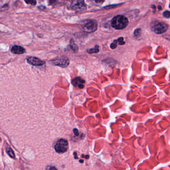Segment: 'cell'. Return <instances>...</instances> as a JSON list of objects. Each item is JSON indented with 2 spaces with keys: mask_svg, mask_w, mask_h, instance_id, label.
Wrapping results in <instances>:
<instances>
[{
  "mask_svg": "<svg viewBox=\"0 0 170 170\" xmlns=\"http://www.w3.org/2000/svg\"></svg>",
  "mask_w": 170,
  "mask_h": 170,
  "instance_id": "cell-23",
  "label": "cell"
},
{
  "mask_svg": "<svg viewBox=\"0 0 170 170\" xmlns=\"http://www.w3.org/2000/svg\"><path fill=\"white\" fill-rule=\"evenodd\" d=\"M55 1L56 0H49V3L50 4H54L55 3Z\"/></svg>",
  "mask_w": 170,
  "mask_h": 170,
  "instance_id": "cell-20",
  "label": "cell"
},
{
  "mask_svg": "<svg viewBox=\"0 0 170 170\" xmlns=\"http://www.w3.org/2000/svg\"><path fill=\"white\" fill-rule=\"evenodd\" d=\"M141 29H137L136 30H135L134 34L136 36H138L141 34Z\"/></svg>",
  "mask_w": 170,
  "mask_h": 170,
  "instance_id": "cell-16",
  "label": "cell"
},
{
  "mask_svg": "<svg viewBox=\"0 0 170 170\" xmlns=\"http://www.w3.org/2000/svg\"><path fill=\"white\" fill-rule=\"evenodd\" d=\"M11 51L12 53L16 54H22L25 52V49L23 47L19 45H14L12 47Z\"/></svg>",
  "mask_w": 170,
  "mask_h": 170,
  "instance_id": "cell-9",
  "label": "cell"
},
{
  "mask_svg": "<svg viewBox=\"0 0 170 170\" xmlns=\"http://www.w3.org/2000/svg\"><path fill=\"white\" fill-rule=\"evenodd\" d=\"M163 16L166 18H170V12L168 11H165L163 12Z\"/></svg>",
  "mask_w": 170,
  "mask_h": 170,
  "instance_id": "cell-15",
  "label": "cell"
},
{
  "mask_svg": "<svg viewBox=\"0 0 170 170\" xmlns=\"http://www.w3.org/2000/svg\"><path fill=\"white\" fill-rule=\"evenodd\" d=\"M83 30L86 33H93L97 29V24L95 21H88L83 26Z\"/></svg>",
  "mask_w": 170,
  "mask_h": 170,
  "instance_id": "cell-3",
  "label": "cell"
},
{
  "mask_svg": "<svg viewBox=\"0 0 170 170\" xmlns=\"http://www.w3.org/2000/svg\"><path fill=\"white\" fill-rule=\"evenodd\" d=\"M117 47V44L115 43V42H113V43L111 44L110 45V47L112 49H115V48H116Z\"/></svg>",
  "mask_w": 170,
  "mask_h": 170,
  "instance_id": "cell-18",
  "label": "cell"
},
{
  "mask_svg": "<svg viewBox=\"0 0 170 170\" xmlns=\"http://www.w3.org/2000/svg\"><path fill=\"white\" fill-rule=\"evenodd\" d=\"M74 134H75V135H76V136H78V134H78V130H77V129H74Z\"/></svg>",
  "mask_w": 170,
  "mask_h": 170,
  "instance_id": "cell-19",
  "label": "cell"
},
{
  "mask_svg": "<svg viewBox=\"0 0 170 170\" xmlns=\"http://www.w3.org/2000/svg\"><path fill=\"white\" fill-rule=\"evenodd\" d=\"M114 42L116 44L118 43L120 45H123L125 43V41H124V39L123 37H120L118 38V40H114Z\"/></svg>",
  "mask_w": 170,
  "mask_h": 170,
  "instance_id": "cell-12",
  "label": "cell"
},
{
  "mask_svg": "<svg viewBox=\"0 0 170 170\" xmlns=\"http://www.w3.org/2000/svg\"><path fill=\"white\" fill-rule=\"evenodd\" d=\"M49 170H58L56 169V168L55 167H51L50 168V169Z\"/></svg>",
  "mask_w": 170,
  "mask_h": 170,
  "instance_id": "cell-21",
  "label": "cell"
},
{
  "mask_svg": "<svg viewBox=\"0 0 170 170\" xmlns=\"http://www.w3.org/2000/svg\"><path fill=\"white\" fill-rule=\"evenodd\" d=\"M168 29L167 25L164 23H158L152 27V30L157 34H162L165 33Z\"/></svg>",
  "mask_w": 170,
  "mask_h": 170,
  "instance_id": "cell-4",
  "label": "cell"
},
{
  "mask_svg": "<svg viewBox=\"0 0 170 170\" xmlns=\"http://www.w3.org/2000/svg\"><path fill=\"white\" fill-rule=\"evenodd\" d=\"M25 2L27 4L32 5H36L37 4L36 0H25Z\"/></svg>",
  "mask_w": 170,
  "mask_h": 170,
  "instance_id": "cell-14",
  "label": "cell"
},
{
  "mask_svg": "<svg viewBox=\"0 0 170 170\" xmlns=\"http://www.w3.org/2000/svg\"><path fill=\"white\" fill-rule=\"evenodd\" d=\"M80 162H82V163H83V160H80Z\"/></svg>",
  "mask_w": 170,
  "mask_h": 170,
  "instance_id": "cell-22",
  "label": "cell"
},
{
  "mask_svg": "<svg viewBox=\"0 0 170 170\" xmlns=\"http://www.w3.org/2000/svg\"><path fill=\"white\" fill-rule=\"evenodd\" d=\"M72 84L73 86L80 88H83L85 81L80 77H76L72 81Z\"/></svg>",
  "mask_w": 170,
  "mask_h": 170,
  "instance_id": "cell-8",
  "label": "cell"
},
{
  "mask_svg": "<svg viewBox=\"0 0 170 170\" xmlns=\"http://www.w3.org/2000/svg\"><path fill=\"white\" fill-rule=\"evenodd\" d=\"M95 2V3L99 4H101L104 2V0H93Z\"/></svg>",
  "mask_w": 170,
  "mask_h": 170,
  "instance_id": "cell-17",
  "label": "cell"
},
{
  "mask_svg": "<svg viewBox=\"0 0 170 170\" xmlns=\"http://www.w3.org/2000/svg\"><path fill=\"white\" fill-rule=\"evenodd\" d=\"M27 62L28 63L34 66H42L45 64V62L40 60L37 58L36 57H29L27 59Z\"/></svg>",
  "mask_w": 170,
  "mask_h": 170,
  "instance_id": "cell-7",
  "label": "cell"
},
{
  "mask_svg": "<svg viewBox=\"0 0 170 170\" xmlns=\"http://www.w3.org/2000/svg\"><path fill=\"white\" fill-rule=\"evenodd\" d=\"M69 148V144L67 140L61 139L58 140L55 145V150L58 153L66 152Z\"/></svg>",
  "mask_w": 170,
  "mask_h": 170,
  "instance_id": "cell-2",
  "label": "cell"
},
{
  "mask_svg": "<svg viewBox=\"0 0 170 170\" xmlns=\"http://www.w3.org/2000/svg\"><path fill=\"white\" fill-rule=\"evenodd\" d=\"M52 64L55 66H58L62 68H66L69 65V62L66 57H60L55 58L52 61Z\"/></svg>",
  "mask_w": 170,
  "mask_h": 170,
  "instance_id": "cell-6",
  "label": "cell"
},
{
  "mask_svg": "<svg viewBox=\"0 0 170 170\" xmlns=\"http://www.w3.org/2000/svg\"><path fill=\"white\" fill-rule=\"evenodd\" d=\"M6 152H7V154L9 155L10 157L12 158H15V155L14 151L10 147H7L6 148Z\"/></svg>",
  "mask_w": 170,
  "mask_h": 170,
  "instance_id": "cell-10",
  "label": "cell"
},
{
  "mask_svg": "<svg viewBox=\"0 0 170 170\" xmlns=\"http://www.w3.org/2000/svg\"><path fill=\"white\" fill-rule=\"evenodd\" d=\"M87 51L89 53V54H92L94 53H98L99 51V47L98 45H96L92 49H88Z\"/></svg>",
  "mask_w": 170,
  "mask_h": 170,
  "instance_id": "cell-11",
  "label": "cell"
},
{
  "mask_svg": "<svg viewBox=\"0 0 170 170\" xmlns=\"http://www.w3.org/2000/svg\"><path fill=\"white\" fill-rule=\"evenodd\" d=\"M71 8L76 11H83L86 9L84 0H73L71 4Z\"/></svg>",
  "mask_w": 170,
  "mask_h": 170,
  "instance_id": "cell-5",
  "label": "cell"
},
{
  "mask_svg": "<svg viewBox=\"0 0 170 170\" xmlns=\"http://www.w3.org/2000/svg\"><path fill=\"white\" fill-rule=\"evenodd\" d=\"M70 47H71V49H73V50H77V49H78V47L76 45V44L74 43L73 40H71V41H70Z\"/></svg>",
  "mask_w": 170,
  "mask_h": 170,
  "instance_id": "cell-13",
  "label": "cell"
},
{
  "mask_svg": "<svg viewBox=\"0 0 170 170\" xmlns=\"http://www.w3.org/2000/svg\"><path fill=\"white\" fill-rule=\"evenodd\" d=\"M127 18L124 16L118 15L115 16L111 22L112 27L117 30L125 29L128 25Z\"/></svg>",
  "mask_w": 170,
  "mask_h": 170,
  "instance_id": "cell-1",
  "label": "cell"
}]
</instances>
